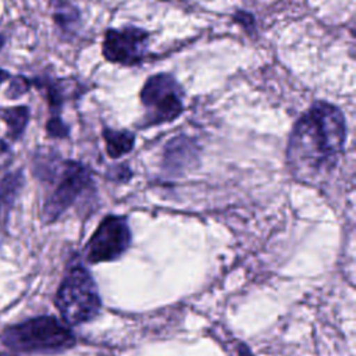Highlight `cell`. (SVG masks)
<instances>
[{"label": "cell", "instance_id": "6da1fadb", "mask_svg": "<svg viewBox=\"0 0 356 356\" xmlns=\"http://www.w3.org/2000/svg\"><path fill=\"white\" fill-rule=\"evenodd\" d=\"M346 138L341 110L314 103L295 124L288 143V164L299 178H310L331 168Z\"/></svg>", "mask_w": 356, "mask_h": 356}, {"label": "cell", "instance_id": "7a4b0ae2", "mask_svg": "<svg viewBox=\"0 0 356 356\" xmlns=\"http://www.w3.org/2000/svg\"><path fill=\"white\" fill-rule=\"evenodd\" d=\"M0 339L11 350L24 353H60L76 342L71 328L54 316H38L13 324Z\"/></svg>", "mask_w": 356, "mask_h": 356}, {"label": "cell", "instance_id": "3957f363", "mask_svg": "<svg viewBox=\"0 0 356 356\" xmlns=\"http://www.w3.org/2000/svg\"><path fill=\"white\" fill-rule=\"evenodd\" d=\"M56 307L67 325L89 323L99 316L102 299L97 285L81 263L67 270L56 295Z\"/></svg>", "mask_w": 356, "mask_h": 356}, {"label": "cell", "instance_id": "277c9868", "mask_svg": "<svg viewBox=\"0 0 356 356\" xmlns=\"http://www.w3.org/2000/svg\"><path fill=\"white\" fill-rule=\"evenodd\" d=\"M184 92L174 76L157 74L150 76L140 90L145 107V125H159L174 121L184 110Z\"/></svg>", "mask_w": 356, "mask_h": 356}, {"label": "cell", "instance_id": "5b68a950", "mask_svg": "<svg viewBox=\"0 0 356 356\" xmlns=\"http://www.w3.org/2000/svg\"><path fill=\"white\" fill-rule=\"evenodd\" d=\"M131 239L127 218L122 216H107L86 243L85 259L90 264L117 260L127 252Z\"/></svg>", "mask_w": 356, "mask_h": 356}, {"label": "cell", "instance_id": "8992f818", "mask_svg": "<svg viewBox=\"0 0 356 356\" xmlns=\"http://www.w3.org/2000/svg\"><path fill=\"white\" fill-rule=\"evenodd\" d=\"M90 184V171L83 164L76 161H65L56 189L44 202V221L51 222L57 220L70 206H72L78 196L88 189Z\"/></svg>", "mask_w": 356, "mask_h": 356}, {"label": "cell", "instance_id": "52a82bcc", "mask_svg": "<svg viewBox=\"0 0 356 356\" xmlns=\"http://www.w3.org/2000/svg\"><path fill=\"white\" fill-rule=\"evenodd\" d=\"M149 35L140 28L108 29L103 42V54L111 63L132 65L143 60Z\"/></svg>", "mask_w": 356, "mask_h": 356}, {"label": "cell", "instance_id": "ba28073f", "mask_svg": "<svg viewBox=\"0 0 356 356\" xmlns=\"http://www.w3.org/2000/svg\"><path fill=\"white\" fill-rule=\"evenodd\" d=\"M107 153L113 159H118L122 154L131 152L135 143V136L129 131H113V129H104L103 132Z\"/></svg>", "mask_w": 356, "mask_h": 356}, {"label": "cell", "instance_id": "9c48e42d", "mask_svg": "<svg viewBox=\"0 0 356 356\" xmlns=\"http://www.w3.org/2000/svg\"><path fill=\"white\" fill-rule=\"evenodd\" d=\"M21 185V175L13 174L7 177L0 185V224L3 225L7 220L8 211L14 202V197Z\"/></svg>", "mask_w": 356, "mask_h": 356}, {"label": "cell", "instance_id": "30bf717a", "mask_svg": "<svg viewBox=\"0 0 356 356\" xmlns=\"http://www.w3.org/2000/svg\"><path fill=\"white\" fill-rule=\"evenodd\" d=\"M1 117L8 127V135L13 139H17L21 136V134L24 132V129L28 124L29 110L25 106H17V107H11V108H6L1 113Z\"/></svg>", "mask_w": 356, "mask_h": 356}, {"label": "cell", "instance_id": "8fae6325", "mask_svg": "<svg viewBox=\"0 0 356 356\" xmlns=\"http://www.w3.org/2000/svg\"><path fill=\"white\" fill-rule=\"evenodd\" d=\"M76 17H78V13L68 4H63V6L60 4L58 11L56 13V21L63 26L70 25L72 21L76 19Z\"/></svg>", "mask_w": 356, "mask_h": 356}, {"label": "cell", "instance_id": "7c38bea8", "mask_svg": "<svg viewBox=\"0 0 356 356\" xmlns=\"http://www.w3.org/2000/svg\"><path fill=\"white\" fill-rule=\"evenodd\" d=\"M46 128H47L49 135L56 136V138H64L68 135V127L61 121L60 117H51L47 121Z\"/></svg>", "mask_w": 356, "mask_h": 356}, {"label": "cell", "instance_id": "4fadbf2b", "mask_svg": "<svg viewBox=\"0 0 356 356\" xmlns=\"http://www.w3.org/2000/svg\"><path fill=\"white\" fill-rule=\"evenodd\" d=\"M28 88H29L28 79H25L22 76H17L11 81V83L8 86V90H7V95H8V97H18L22 93H25L28 90Z\"/></svg>", "mask_w": 356, "mask_h": 356}, {"label": "cell", "instance_id": "5bb4252c", "mask_svg": "<svg viewBox=\"0 0 356 356\" xmlns=\"http://www.w3.org/2000/svg\"><path fill=\"white\" fill-rule=\"evenodd\" d=\"M238 356H253V353L250 352V349L246 345L241 343L238 346Z\"/></svg>", "mask_w": 356, "mask_h": 356}, {"label": "cell", "instance_id": "9a60e30c", "mask_svg": "<svg viewBox=\"0 0 356 356\" xmlns=\"http://www.w3.org/2000/svg\"><path fill=\"white\" fill-rule=\"evenodd\" d=\"M7 78H8L7 71H4V70H1V68H0V85H1Z\"/></svg>", "mask_w": 356, "mask_h": 356}, {"label": "cell", "instance_id": "2e32d148", "mask_svg": "<svg viewBox=\"0 0 356 356\" xmlns=\"http://www.w3.org/2000/svg\"><path fill=\"white\" fill-rule=\"evenodd\" d=\"M6 149H7V146L0 140V154H1V153H4V152H6Z\"/></svg>", "mask_w": 356, "mask_h": 356}, {"label": "cell", "instance_id": "e0dca14e", "mask_svg": "<svg viewBox=\"0 0 356 356\" xmlns=\"http://www.w3.org/2000/svg\"><path fill=\"white\" fill-rule=\"evenodd\" d=\"M0 356H13L10 353H6V352H0Z\"/></svg>", "mask_w": 356, "mask_h": 356}, {"label": "cell", "instance_id": "ac0fdd59", "mask_svg": "<svg viewBox=\"0 0 356 356\" xmlns=\"http://www.w3.org/2000/svg\"><path fill=\"white\" fill-rule=\"evenodd\" d=\"M3 44H4V40H3V38H1V36H0V47H1V46H3Z\"/></svg>", "mask_w": 356, "mask_h": 356}]
</instances>
